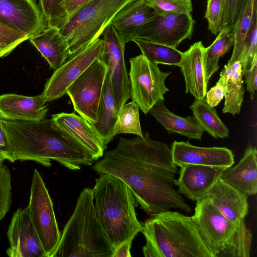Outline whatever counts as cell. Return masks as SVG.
Listing matches in <instances>:
<instances>
[{
  "instance_id": "cell-27",
  "label": "cell",
  "mask_w": 257,
  "mask_h": 257,
  "mask_svg": "<svg viewBox=\"0 0 257 257\" xmlns=\"http://www.w3.org/2000/svg\"><path fill=\"white\" fill-rule=\"evenodd\" d=\"M193 117L203 131L215 139L228 137L229 131L219 117L214 107L210 106L204 99H195L189 106Z\"/></svg>"
},
{
  "instance_id": "cell-23",
  "label": "cell",
  "mask_w": 257,
  "mask_h": 257,
  "mask_svg": "<svg viewBox=\"0 0 257 257\" xmlns=\"http://www.w3.org/2000/svg\"><path fill=\"white\" fill-rule=\"evenodd\" d=\"M257 151L248 145L239 163L234 167L225 168L220 178L246 195L257 192Z\"/></svg>"
},
{
  "instance_id": "cell-42",
  "label": "cell",
  "mask_w": 257,
  "mask_h": 257,
  "mask_svg": "<svg viewBox=\"0 0 257 257\" xmlns=\"http://www.w3.org/2000/svg\"><path fill=\"white\" fill-rule=\"evenodd\" d=\"M227 88L216 82V85L206 92L205 101L211 106H216L225 96Z\"/></svg>"
},
{
  "instance_id": "cell-5",
  "label": "cell",
  "mask_w": 257,
  "mask_h": 257,
  "mask_svg": "<svg viewBox=\"0 0 257 257\" xmlns=\"http://www.w3.org/2000/svg\"><path fill=\"white\" fill-rule=\"evenodd\" d=\"M113 252L96 217L92 189L84 188L51 257H112Z\"/></svg>"
},
{
  "instance_id": "cell-16",
  "label": "cell",
  "mask_w": 257,
  "mask_h": 257,
  "mask_svg": "<svg viewBox=\"0 0 257 257\" xmlns=\"http://www.w3.org/2000/svg\"><path fill=\"white\" fill-rule=\"evenodd\" d=\"M0 19L29 38L42 31L47 23L34 0H0Z\"/></svg>"
},
{
  "instance_id": "cell-28",
  "label": "cell",
  "mask_w": 257,
  "mask_h": 257,
  "mask_svg": "<svg viewBox=\"0 0 257 257\" xmlns=\"http://www.w3.org/2000/svg\"><path fill=\"white\" fill-rule=\"evenodd\" d=\"M234 43L233 32L227 29H224L219 32L213 42L205 48L204 67L207 83L211 77L219 68V58L230 50Z\"/></svg>"
},
{
  "instance_id": "cell-40",
  "label": "cell",
  "mask_w": 257,
  "mask_h": 257,
  "mask_svg": "<svg viewBox=\"0 0 257 257\" xmlns=\"http://www.w3.org/2000/svg\"><path fill=\"white\" fill-rule=\"evenodd\" d=\"M223 7V0H207L204 18L207 21L208 30L215 35L220 31Z\"/></svg>"
},
{
  "instance_id": "cell-37",
  "label": "cell",
  "mask_w": 257,
  "mask_h": 257,
  "mask_svg": "<svg viewBox=\"0 0 257 257\" xmlns=\"http://www.w3.org/2000/svg\"><path fill=\"white\" fill-rule=\"evenodd\" d=\"M148 5L158 15L170 13L191 14V0H146Z\"/></svg>"
},
{
  "instance_id": "cell-30",
  "label": "cell",
  "mask_w": 257,
  "mask_h": 257,
  "mask_svg": "<svg viewBox=\"0 0 257 257\" xmlns=\"http://www.w3.org/2000/svg\"><path fill=\"white\" fill-rule=\"evenodd\" d=\"M252 242V234L241 220L223 249L215 257H249Z\"/></svg>"
},
{
  "instance_id": "cell-17",
  "label": "cell",
  "mask_w": 257,
  "mask_h": 257,
  "mask_svg": "<svg viewBox=\"0 0 257 257\" xmlns=\"http://www.w3.org/2000/svg\"><path fill=\"white\" fill-rule=\"evenodd\" d=\"M225 168L189 164L180 167L179 177L174 181L180 194L198 201L206 198L211 188Z\"/></svg>"
},
{
  "instance_id": "cell-9",
  "label": "cell",
  "mask_w": 257,
  "mask_h": 257,
  "mask_svg": "<svg viewBox=\"0 0 257 257\" xmlns=\"http://www.w3.org/2000/svg\"><path fill=\"white\" fill-rule=\"evenodd\" d=\"M107 67L100 58L95 59L68 87L74 109L90 123L97 121L98 108Z\"/></svg>"
},
{
  "instance_id": "cell-36",
  "label": "cell",
  "mask_w": 257,
  "mask_h": 257,
  "mask_svg": "<svg viewBox=\"0 0 257 257\" xmlns=\"http://www.w3.org/2000/svg\"><path fill=\"white\" fill-rule=\"evenodd\" d=\"M248 1L249 0H223L220 31L227 29L233 32L243 15Z\"/></svg>"
},
{
  "instance_id": "cell-19",
  "label": "cell",
  "mask_w": 257,
  "mask_h": 257,
  "mask_svg": "<svg viewBox=\"0 0 257 257\" xmlns=\"http://www.w3.org/2000/svg\"><path fill=\"white\" fill-rule=\"evenodd\" d=\"M41 95L26 96L16 94L0 95V118L8 120L40 121L48 108Z\"/></svg>"
},
{
  "instance_id": "cell-15",
  "label": "cell",
  "mask_w": 257,
  "mask_h": 257,
  "mask_svg": "<svg viewBox=\"0 0 257 257\" xmlns=\"http://www.w3.org/2000/svg\"><path fill=\"white\" fill-rule=\"evenodd\" d=\"M170 149L177 166L193 164L227 168L234 163L233 152L226 147H197L188 142L174 141Z\"/></svg>"
},
{
  "instance_id": "cell-8",
  "label": "cell",
  "mask_w": 257,
  "mask_h": 257,
  "mask_svg": "<svg viewBox=\"0 0 257 257\" xmlns=\"http://www.w3.org/2000/svg\"><path fill=\"white\" fill-rule=\"evenodd\" d=\"M46 257H51L60 239L53 204L48 190L37 169L34 171L27 206Z\"/></svg>"
},
{
  "instance_id": "cell-31",
  "label": "cell",
  "mask_w": 257,
  "mask_h": 257,
  "mask_svg": "<svg viewBox=\"0 0 257 257\" xmlns=\"http://www.w3.org/2000/svg\"><path fill=\"white\" fill-rule=\"evenodd\" d=\"M233 64L235 68V72L227 86L222 112L229 113L234 115L240 113L243 100L244 88L241 65L238 61Z\"/></svg>"
},
{
  "instance_id": "cell-4",
  "label": "cell",
  "mask_w": 257,
  "mask_h": 257,
  "mask_svg": "<svg viewBox=\"0 0 257 257\" xmlns=\"http://www.w3.org/2000/svg\"><path fill=\"white\" fill-rule=\"evenodd\" d=\"M143 223L145 257H212L191 216L170 210L153 214Z\"/></svg>"
},
{
  "instance_id": "cell-2",
  "label": "cell",
  "mask_w": 257,
  "mask_h": 257,
  "mask_svg": "<svg viewBox=\"0 0 257 257\" xmlns=\"http://www.w3.org/2000/svg\"><path fill=\"white\" fill-rule=\"evenodd\" d=\"M12 145L15 161H33L45 167L51 160L78 170L90 166L92 155L62 130L52 118L40 121L8 120L1 118Z\"/></svg>"
},
{
  "instance_id": "cell-11",
  "label": "cell",
  "mask_w": 257,
  "mask_h": 257,
  "mask_svg": "<svg viewBox=\"0 0 257 257\" xmlns=\"http://www.w3.org/2000/svg\"><path fill=\"white\" fill-rule=\"evenodd\" d=\"M191 217L212 257L223 249L238 224L224 217L207 197L196 201L194 214Z\"/></svg>"
},
{
  "instance_id": "cell-20",
  "label": "cell",
  "mask_w": 257,
  "mask_h": 257,
  "mask_svg": "<svg viewBox=\"0 0 257 257\" xmlns=\"http://www.w3.org/2000/svg\"><path fill=\"white\" fill-rule=\"evenodd\" d=\"M207 197L227 219L237 224L248 212V196L219 178Z\"/></svg>"
},
{
  "instance_id": "cell-22",
  "label": "cell",
  "mask_w": 257,
  "mask_h": 257,
  "mask_svg": "<svg viewBox=\"0 0 257 257\" xmlns=\"http://www.w3.org/2000/svg\"><path fill=\"white\" fill-rule=\"evenodd\" d=\"M155 16L146 0H134L118 12L110 24L126 44L137 39L140 30Z\"/></svg>"
},
{
  "instance_id": "cell-12",
  "label": "cell",
  "mask_w": 257,
  "mask_h": 257,
  "mask_svg": "<svg viewBox=\"0 0 257 257\" xmlns=\"http://www.w3.org/2000/svg\"><path fill=\"white\" fill-rule=\"evenodd\" d=\"M102 35L104 47L101 59L107 67V73L119 113L130 98V82L124 59L126 43L111 24L107 26Z\"/></svg>"
},
{
  "instance_id": "cell-26",
  "label": "cell",
  "mask_w": 257,
  "mask_h": 257,
  "mask_svg": "<svg viewBox=\"0 0 257 257\" xmlns=\"http://www.w3.org/2000/svg\"><path fill=\"white\" fill-rule=\"evenodd\" d=\"M149 112L169 133L178 134L189 139H201L204 131L194 117H183L172 113L163 101L155 104Z\"/></svg>"
},
{
  "instance_id": "cell-35",
  "label": "cell",
  "mask_w": 257,
  "mask_h": 257,
  "mask_svg": "<svg viewBox=\"0 0 257 257\" xmlns=\"http://www.w3.org/2000/svg\"><path fill=\"white\" fill-rule=\"evenodd\" d=\"M29 37L0 19V57L9 55Z\"/></svg>"
},
{
  "instance_id": "cell-7",
  "label": "cell",
  "mask_w": 257,
  "mask_h": 257,
  "mask_svg": "<svg viewBox=\"0 0 257 257\" xmlns=\"http://www.w3.org/2000/svg\"><path fill=\"white\" fill-rule=\"evenodd\" d=\"M130 97L139 108L147 114L169 91L165 80L171 72L162 71L157 64L143 54L130 59Z\"/></svg>"
},
{
  "instance_id": "cell-3",
  "label": "cell",
  "mask_w": 257,
  "mask_h": 257,
  "mask_svg": "<svg viewBox=\"0 0 257 257\" xmlns=\"http://www.w3.org/2000/svg\"><path fill=\"white\" fill-rule=\"evenodd\" d=\"M92 189L96 217L114 251L142 232L143 223L138 220L136 212L138 204L123 181L102 174L95 179Z\"/></svg>"
},
{
  "instance_id": "cell-13",
  "label": "cell",
  "mask_w": 257,
  "mask_h": 257,
  "mask_svg": "<svg viewBox=\"0 0 257 257\" xmlns=\"http://www.w3.org/2000/svg\"><path fill=\"white\" fill-rule=\"evenodd\" d=\"M195 22L191 14L158 15L145 24L137 38L177 48L186 39H190Z\"/></svg>"
},
{
  "instance_id": "cell-45",
  "label": "cell",
  "mask_w": 257,
  "mask_h": 257,
  "mask_svg": "<svg viewBox=\"0 0 257 257\" xmlns=\"http://www.w3.org/2000/svg\"><path fill=\"white\" fill-rule=\"evenodd\" d=\"M133 239H130L120 245L113 253L112 257H131L130 252Z\"/></svg>"
},
{
  "instance_id": "cell-6",
  "label": "cell",
  "mask_w": 257,
  "mask_h": 257,
  "mask_svg": "<svg viewBox=\"0 0 257 257\" xmlns=\"http://www.w3.org/2000/svg\"><path fill=\"white\" fill-rule=\"evenodd\" d=\"M134 1L89 0L60 22L55 27L68 41L69 57L99 38L117 13Z\"/></svg>"
},
{
  "instance_id": "cell-21",
  "label": "cell",
  "mask_w": 257,
  "mask_h": 257,
  "mask_svg": "<svg viewBox=\"0 0 257 257\" xmlns=\"http://www.w3.org/2000/svg\"><path fill=\"white\" fill-rule=\"evenodd\" d=\"M205 47L201 41L195 42L185 52L178 65L184 76L185 92L195 99H204L207 84L204 67Z\"/></svg>"
},
{
  "instance_id": "cell-34",
  "label": "cell",
  "mask_w": 257,
  "mask_h": 257,
  "mask_svg": "<svg viewBox=\"0 0 257 257\" xmlns=\"http://www.w3.org/2000/svg\"><path fill=\"white\" fill-rule=\"evenodd\" d=\"M257 4H253L252 22L244 42L239 62L242 66V75L251 66L254 59L257 57Z\"/></svg>"
},
{
  "instance_id": "cell-32",
  "label": "cell",
  "mask_w": 257,
  "mask_h": 257,
  "mask_svg": "<svg viewBox=\"0 0 257 257\" xmlns=\"http://www.w3.org/2000/svg\"><path fill=\"white\" fill-rule=\"evenodd\" d=\"M139 107L133 101L125 103L121 109L113 128V135L133 134L143 136Z\"/></svg>"
},
{
  "instance_id": "cell-18",
  "label": "cell",
  "mask_w": 257,
  "mask_h": 257,
  "mask_svg": "<svg viewBox=\"0 0 257 257\" xmlns=\"http://www.w3.org/2000/svg\"><path fill=\"white\" fill-rule=\"evenodd\" d=\"M52 116L57 125L88 151L95 161L103 157L106 148L92 125L85 118L73 112H61Z\"/></svg>"
},
{
  "instance_id": "cell-44",
  "label": "cell",
  "mask_w": 257,
  "mask_h": 257,
  "mask_svg": "<svg viewBox=\"0 0 257 257\" xmlns=\"http://www.w3.org/2000/svg\"><path fill=\"white\" fill-rule=\"evenodd\" d=\"M235 68L233 64L227 63L224 65L223 69L220 72V78L217 82L221 84L227 88L229 81L234 75Z\"/></svg>"
},
{
  "instance_id": "cell-39",
  "label": "cell",
  "mask_w": 257,
  "mask_h": 257,
  "mask_svg": "<svg viewBox=\"0 0 257 257\" xmlns=\"http://www.w3.org/2000/svg\"><path fill=\"white\" fill-rule=\"evenodd\" d=\"M65 0H39V6L47 26H56L67 16L63 5Z\"/></svg>"
},
{
  "instance_id": "cell-41",
  "label": "cell",
  "mask_w": 257,
  "mask_h": 257,
  "mask_svg": "<svg viewBox=\"0 0 257 257\" xmlns=\"http://www.w3.org/2000/svg\"><path fill=\"white\" fill-rule=\"evenodd\" d=\"M5 160L12 163L16 161L12 145L0 118V162H3Z\"/></svg>"
},
{
  "instance_id": "cell-10",
  "label": "cell",
  "mask_w": 257,
  "mask_h": 257,
  "mask_svg": "<svg viewBox=\"0 0 257 257\" xmlns=\"http://www.w3.org/2000/svg\"><path fill=\"white\" fill-rule=\"evenodd\" d=\"M103 47V40L99 38L69 57L47 81L41 94L44 101H51L66 94L70 84L95 59L101 58Z\"/></svg>"
},
{
  "instance_id": "cell-1",
  "label": "cell",
  "mask_w": 257,
  "mask_h": 257,
  "mask_svg": "<svg viewBox=\"0 0 257 257\" xmlns=\"http://www.w3.org/2000/svg\"><path fill=\"white\" fill-rule=\"evenodd\" d=\"M92 168L98 174H108L123 181L150 215L172 208L192 211L174 188L178 172L170 147L152 140L148 132L131 139L120 137L116 147L106 151Z\"/></svg>"
},
{
  "instance_id": "cell-33",
  "label": "cell",
  "mask_w": 257,
  "mask_h": 257,
  "mask_svg": "<svg viewBox=\"0 0 257 257\" xmlns=\"http://www.w3.org/2000/svg\"><path fill=\"white\" fill-rule=\"evenodd\" d=\"M254 1L249 0L243 15L233 31L234 43L232 55L228 61L230 64L239 61L245 40L251 25Z\"/></svg>"
},
{
  "instance_id": "cell-38",
  "label": "cell",
  "mask_w": 257,
  "mask_h": 257,
  "mask_svg": "<svg viewBox=\"0 0 257 257\" xmlns=\"http://www.w3.org/2000/svg\"><path fill=\"white\" fill-rule=\"evenodd\" d=\"M12 176L10 169L0 162V220L6 216L12 204Z\"/></svg>"
},
{
  "instance_id": "cell-46",
  "label": "cell",
  "mask_w": 257,
  "mask_h": 257,
  "mask_svg": "<svg viewBox=\"0 0 257 257\" xmlns=\"http://www.w3.org/2000/svg\"><path fill=\"white\" fill-rule=\"evenodd\" d=\"M88 1L89 0H65L63 7L67 16L72 14Z\"/></svg>"
},
{
  "instance_id": "cell-24",
  "label": "cell",
  "mask_w": 257,
  "mask_h": 257,
  "mask_svg": "<svg viewBox=\"0 0 257 257\" xmlns=\"http://www.w3.org/2000/svg\"><path fill=\"white\" fill-rule=\"evenodd\" d=\"M54 71L57 70L69 57L67 39L55 26H46L38 34L29 38Z\"/></svg>"
},
{
  "instance_id": "cell-43",
  "label": "cell",
  "mask_w": 257,
  "mask_h": 257,
  "mask_svg": "<svg viewBox=\"0 0 257 257\" xmlns=\"http://www.w3.org/2000/svg\"><path fill=\"white\" fill-rule=\"evenodd\" d=\"M243 75L245 77L247 90L250 93L251 99H253L257 87V57L254 59L250 67Z\"/></svg>"
},
{
  "instance_id": "cell-25",
  "label": "cell",
  "mask_w": 257,
  "mask_h": 257,
  "mask_svg": "<svg viewBox=\"0 0 257 257\" xmlns=\"http://www.w3.org/2000/svg\"><path fill=\"white\" fill-rule=\"evenodd\" d=\"M118 114L109 76L107 73L98 108L97 121L90 123L106 148L113 139V128Z\"/></svg>"
},
{
  "instance_id": "cell-14",
  "label": "cell",
  "mask_w": 257,
  "mask_h": 257,
  "mask_svg": "<svg viewBox=\"0 0 257 257\" xmlns=\"http://www.w3.org/2000/svg\"><path fill=\"white\" fill-rule=\"evenodd\" d=\"M10 257H46L29 209L18 208L13 214L7 232Z\"/></svg>"
},
{
  "instance_id": "cell-29",
  "label": "cell",
  "mask_w": 257,
  "mask_h": 257,
  "mask_svg": "<svg viewBox=\"0 0 257 257\" xmlns=\"http://www.w3.org/2000/svg\"><path fill=\"white\" fill-rule=\"evenodd\" d=\"M134 42L140 48L142 54L153 63L178 66L181 61L183 52L177 48L139 38Z\"/></svg>"
}]
</instances>
